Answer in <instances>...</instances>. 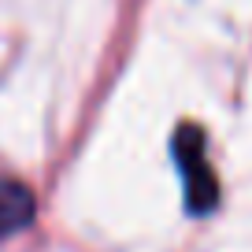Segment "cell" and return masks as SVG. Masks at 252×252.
I'll use <instances>...</instances> for the list:
<instances>
[{
    "label": "cell",
    "mask_w": 252,
    "mask_h": 252,
    "mask_svg": "<svg viewBox=\"0 0 252 252\" xmlns=\"http://www.w3.org/2000/svg\"><path fill=\"white\" fill-rule=\"evenodd\" d=\"M174 156H178V171L186 178V208L193 215H208L219 204V178L208 167L204 156V134L200 126H178V137H174Z\"/></svg>",
    "instance_id": "6da1fadb"
},
{
    "label": "cell",
    "mask_w": 252,
    "mask_h": 252,
    "mask_svg": "<svg viewBox=\"0 0 252 252\" xmlns=\"http://www.w3.org/2000/svg\"><path fill=\"white\" fill-rule=\"evenodd\" d=\"M33 222V193L23 182L0 178V237H11Z\"/></svg>",
    "instance_id": "7a4b0ae2"
}]
</instances>
